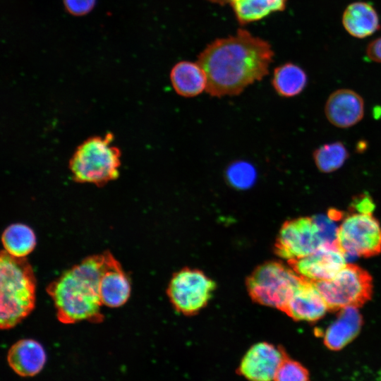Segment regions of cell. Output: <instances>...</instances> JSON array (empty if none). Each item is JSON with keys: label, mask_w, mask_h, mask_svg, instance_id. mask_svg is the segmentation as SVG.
Instances as JSON below:
<instances>
[{"label": "cell", "mask_w": 381, "mask_h": 381, "mask_svg": "<svg viewBox=\"0 0 381 381\" xmlns=\"http://www.w3.org/2000/svg\"><path fill=\"white\" fill-rule=\"evenodd\" d=\"M274 52L268 42L238 29L214 40L198 55L207 78L206 92L222 97L241 94L268 74Z\"/></svg>", "instance_id": "obj_1"}, {"label": "cell", "mask_w": 381, "mask_h": 381, "mask_svg": "<svg viewBox=\"0 0 381 381\" xmlns=\"http://www.w3.org/2000/svg\"><path fill=\"white\" fill-rule=\"evenodd\" d=\"M104 260V252L88 256L48 285L47 292L54 301L61 322H102L99 282Z\"/></svg>", "instance_id": "obj_2"}, {"label": "cell", "mask_w": 381, "mask_h": 381, "mask_svg": "<svg viewBox=\"0 0 381 381\" xmlns=\"http://www.w3.org/2000/svg\"><path fill=\"white\" fill-rule=\"evenodd\" d=\"M0 327L8 329L35 308L36 279L25 258H16L4 250L0 257Z\"/></svg>", "instance_id": "obj_3"}, {"label": "cell", "mask_w": 381, "mask_h": 381, "mask_svg": "<svg viewBox=\"0 0 381 381\" xmlns=\"http://www.w3.org/2000/svg\"><path fill=\"white\" fill-rule=\"evenodd\" d=\"M114 140L108 132L89 137L77 147L68 166L75 182L103 186L118 179L121 152Z\"/></svg>", "instance_id": "obj_4"}, {"label": "cell", "mask_w": 381, "mask_h": 381, "mask_svg": "<svg viewBox=\"0 0 381 381\" xmlns=\"http://www.w3.org/2000/svg\"><path fill=\"white\" fill-rule=\"evenodd\" d=\"M303 281L291 267L267 261L248 276L246 287L254 302L282 311Z\"/></svg>", "instance_id": "obj_5"}, {"label": "cell", "mask_w": 381, "mask_h": 381, "mask_svg": "<svg viewBox=\"0 0 381 381\" xmlns=\"http://www.w3.org/2000/svg\"><path fill=\"white\" fill-rule=\"evenodd\" d=\"M313 283L331 310L348 306L361 307L373 294L372 277L366 270L353 264L346 265L331 279Z\"/></svg>", "instance_id": "obj_6"}, {"label": "cell", "mask_w": 381, "mask_h": 381, "mask_svg": "<svg viewBox=\"0 0 381 381\" xmlns=\"http://www.w3.org/2000/svg\"><path fill=\"white\" fill-rule=\"evenodd\" d=\"M215 289V282L202 271L185 267L174 274L167 293L176 311L193 315L207 305Z\"/></svg>", "instance_id": "obj_7"}, {"label": "cell", "mask_w": 381, "mask_h": 381, "mask_svg": "<svg viewBox=\"0 0 381 381\" xmlns=\"http://www.w3.org/2000/svg\"><path fill=\"white\" fill-rule=\"evenodd\" d=\"M337 243L345 256L377 255L381 253V226L373 213L351 212L338 227Z\"/></svg>", "instance_id": "obj_8"}, {"label": "cell", "mask_w": 381, "mask_h": 381, "mask_svg": "<svg viewBox=\"0 0 381 381\" xmlns=\"http://www.w3.org/2000/svg\"><path fill=\"white\" fill-rule=\"evenodd\" d=\"M322 246L323 243L313 217H301L282 224L274 250L276 255L289 261L309 255Z\"/></svg>", "instance_id": "obj_9"}, {"label": "cell", "mask_w": 381, "mask_h": 381, "mask_svg": "<svg viewBox=\"0 0 381 381\" xmlns=\"http://www.w3.org/2000/svg\"><path fill=\"white\" fill-rule=\"evenodd\" d=\"M287 356L282 346L260 341L246 351L236 373L248 381H274L279 365Z\"/></svg>", "instance_id": "obj_10"}, {"label": "cell", "mask_w": 381, "mask_h": 381, "mask_svg": "<svg viewBox=\"0 0 381 381\" xmlns=\"http://www.w3.org/2000/svg\"><path fill=\"white\" fill-rule=\"evenodd\" d=\"M287 262L300 277L312 282L331 279L346 265V256L340 250L327 246Z\"/></svg>", "instance_id": "obj_11"}, {"label": "cell", "mask_w": 381, "mask_h": 381, "mask_svg": "<svg viewBox=\"0 0 381 381\" xmlns=\"http://www.w3.org/2000/svg\"><path fill=\"white\" fill-rule=\"evenodd\" d=\"M104 266L99 282V295L102 305L118 308L128 300L131 282L119 262L109 252H104Z\"/></svg>", "instance_id": "obj_12"}, {"label": "cell", "mask_w": 381, "mask_h": 381, "mask_svg": "<svg viewBox=\"0 0 381 381\" xmlns=\"http://www.w3.org/2000/svg\"><path fill=\"white\" fill-rule=\"evenodd\" d=\"M328 121L339 128H349L358 123L364 115V102L357 92L348 89L330 95L325 107Z\"/></svg>", "instance_id": "obj_13"}, {"label": "cell", "mask_w": 381, "mask_h": 381, "mask_svg": "<svg viewBox=\"0 0 381 381\" xmlns=\"http://www.w3.org/2000/svg\"><path fill=\"white\" fill-rule=\"evenodd\" d=\"M328 309L313 282L304 279L282 311L296 321L315 322L322 318Z\"/></svg>", "instance_id": "obj_14"}, {"label": "cell", "mask_w": 381, "mask_h": 381, "mask_svg": "<svg viewBox=\"0 0 381 381\" xmlns=\"http://www.w3.org/2000/svg\"><path fill=\"white\" fill-rule=\"evenodd\" d=\"M337 319L322 334L324 345L331 351H340L360 333L363 317L357 308L348 306L339 310Z\"/></svg>", "instance_id": "obj_15"}, {"label": "cell", "mask_w": 381, "mask_h": 381, "mask_svg": "<svg viewBox=\"0 0 381 381\" xmlns=\"http://www.w3.org/2000/svg\"><path fill=\"white\" fill-rule=\"evenodd\" d=\"M47 361L46 352L38 341L23 339L14 343L7 353L11 368L21 377H33L44 368Z\"/></svg>", "instance_id": "obj_16"}, {"label": "cell", "mask_w": 381, "mask_h": 381, "mask_svg": "<svg viewBox=\"0 0 381 381\" xmlns=\"http://www.w3.org/2000/svg\"><path fill=\"white\" fill-rule=\"evenodd\" d=\"M170 80L174 91L187 98L200 95L207 87V75L198 61L176 64L171 70Z\"/></svg>", "instance_id": "obj_17"}, {"label": "cell", "mask_w": 381, "mask_h": 381, "mask_svg": "<svg viewBox=\"0 0 381 381\" xmlns=\"http://www.w3.org/2000/svg\"><path fill=\"white\" fill-rule=\"evenodd\" d=\"M342 24L351 35L357 38L368 37L380 28L376 10L370 4L364 1L353 2L346 8Z\"/></svg>", "instance_id": "obj_18"}, {"label": "cell", "mask_w": 381, "mask_h": 381, "mask_svg": "<svg viewBox=\"0 0 381 381\" xmlns=\"http://www.w3.org/2000/svg\"><path fill=\"white\" fill-rule=\"evenodd\" d=\"M287 0H230L238 23L246 25L285 9Z\"/></svg>", "instance_id": "obj_19"}, {"label": "cell", "mask_w": 381, "mask_h": 381, "mask_svg": "<svg viewBox=\"0 0 381 381\" xmlns=\"http://www.w3.org/2000/svg\"><path fill=\"white\" fill-rule=\"evenodd\" d=\"M307 80L306 72L300 66L289 62L274 70L272 83L279 95L291 97L303 90Z\"/></svg>", "instance_id": "obj_20"}, {"label": "cell", "mask_w": 381, "mask_h": 381, "mask_svg": "<svg viewBox=\"0 0 381 381\" xmlns=\"http://www.w3.org/2000/svg\"><path fill=\"white\" fill-rule=\"evenodd\" d=\"M1 241L4 250L16 258H25L36 246L34 231L20 223L9 225L3 232Z\"/></svg>", "instance_id": "obj_21"}, {"label": "cell", "mask_w": 381, "mask_h": 381, "mask_svg": "<svg viewBox=\"0 0 381 381\" xmlns=\"http://www.w3.org/2000/svg\"><path fill=\"white\" fill-rule=\"evenodd\" d=\"M349 157V152L341 142L325 144L313 152L318 169L323 173H331L339 169Z\"/></svg>", "instance_id": "obj_22"}, {"label": "cell", "mask_w": 381, "mask_h": 381, "mask_svg": "<svg viewBox=\"0 0 381 381\" xmlns=\"http://www.w3.org/2000/svg\"><path fill=\"white\" fill-rule=\"evenodd\" d=\"M274 381H310V373L302 363L288 355L279 365Z\"/></svg>", "instance_id": "obj_23"}, {"label": "cell", "mask_w": 381, "mask_h": 381, "mask_svg": "<svg viewBox=\"0 0 381 381\" xmlns=\"http://www.w3.org/2000/svg\"><path fill=\"white\" fill-rule=\"evenodd\" d=\"M312 217L318 228L323 246L339 250L337 243V231L339 226H337L335 221L328 216L323 214H318Z\"/></svg>", "instance_id": "obj_24"}, {"label": "cell", "mask_w": 381, "mask_h": 381, "mask_svg": "<svg viewBox=\"0 0 381 381\" xmlns=\"http://www.w3.org/2000/svg\"><path fill=\"white\" fill-rule=\"evenodd\" d=\"M255 176L253 167L244 162H238L231 166L227 171L228 179L231 184L241 188L250 186Z\"/></svg>", "instance_id": "obj_25"}, {"label": "cell", "mask_w": 381, "mask_h": 381, "mask_svg": "<svg viewBox=\"0 0 381 381\" xmlns=\"http://www.w3.org/2000/svg\"><path fill=\"white\" fill-rule=\"evenodd\" d=\"M63 3L67 12L73 16H81L93 9L96 0H63Z\"/></svg>", "instance_id": "obj_26"}, {"label": "cell", "mask_w": 381, "mask_h": 381, "mask_svg": "<svg viewBox=\"0 0 381 381\" xmlns=\"http://www.w3.org/2000/svg\"><path fill=\"white\" fill-rule=\"evenodd\" d=\"M375 204L368 193H362L353 198L350 204V212L373 213Z\"/></svg>", "instance_id": "obj_27"}, {"label": "cell", "mask_w": 381, "mask_h": 381, "mask_svg": "<svg viewBox=\"0 0 381 381\" xmlns=\"http://www.w3.org/2000/svg\"><path fill=\"white\" fill-rule=\"evenodd\" d=\"M366 55L370 60L381 63V37L372 41L368 44Z\"/></svg>", "instance_id": "obj_28"}, {"label": "cell", "mask_w": 381, "mask_h": 381, "mask_svg": "<svg viewBox=\"0 0 381 381\" xmlns=\"http://www.w3.org/2000/svg\"><path fill=\"white\" fill-rule=\"evenodd\" d=\"M207 1H209L214 4H220V5H224L226 4H229L230 2V0H207Z\"/></svg>", "instance_id": "obj_29"}]
</instances>
